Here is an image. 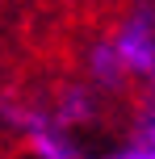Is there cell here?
Segmentation results:
<instances>
[{"mask_svg": "<svg viewBox=\"0 0 155 159\" xmlns=\"http://www.w3.org/2000/svg\"><path fill=\"white\" fill-rule=\"evenodd\" d=\"M130 159H155V151H147V155H130Z\"/></svg>", "mask_w": 155, "mask_h": 159, "instance_id": "obj_1", "label": "cell"}]
</instances>
